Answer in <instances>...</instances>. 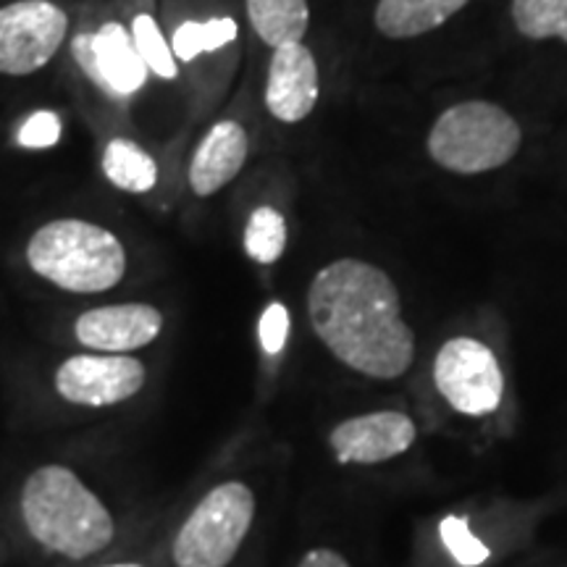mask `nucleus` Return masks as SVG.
Instances as JSON below:
<instances>
[{
    "instance_id": "obj_1",
    "label": "nucleus",
    "mask_w": 567,
    "mask_h": 567,
    "mask_svg": "<svg viewBox=\"0 0 567 567\" xmlns=\"http://www.w3.org/2000/svg\"><path fill=\"white\" fill-rule=\"evenodd\" d=\"M9 523L21 547L55 567H82L130 549L134 513L90 463L38 460L9 492Z\"/></svg>"
},
{
    "instance_id": "obj_2",
    "label": "nucleus",
    "mask_w": 567,
    "mask_h": 567,
    "mask_svg": "<svg viewBox=\"0 0 567 567\" xmlns=\"http://www.w3.org/2000/svg\"><path fill=\"white\" fill-rule=\"evenodd\" d=\"M305 310L318 342L347 371L394 381L415 360V334L402 318L394 281L379 266L337 258L308 284Z\"/></svg>"
},
{
    "instance_id": "obj_3",
    "label": "nucleus",
    "mask_w": 567,
    "mask_h": 567,
    "mask_svg": "<svg viewBox=\"0 0 567 567\" xmlns=\"http://www.w3.org/2000/svg\"><path fill=\"white\" fill-rule=\"evenodd\" d=\"M260 499L250 481L221 476L184 502L155 538L163 567H231L250 542Z\"/></svg>"
},
{
    "instance_id": "obj_4",
    "label": "nucleus",
    "mask_w": 567,
    "mask_h": 567,
    "mask_svg": "<svg viewBox=\"0 0 567 567\" xmlns=\"http://www.w3.org/2000/svg\"><path fill=\"white\" fill-rule=\"evenodd\" d=\"M30 271L59 292L109 295L130 276V250L109 226L87 218H53L30 234L24 247Z\"/></svg>"
},
{
    "instance_id": "obj_5",
    "label": "nucleus",
    "mask_w": 567,
    "mask_h": 567,
    "mask_svg": "<svg viewBox=\"0 0 567 567\" xmlns=\"http://www.w3.org/2000/svg\"><path fill=\"white\" fill-rule=\"evenodd\" d=\"M153 384V371L140 354L76 350L48 373V405L71 415L97 417L137 405Z\"/></svg>"
},
{
    "instance_id": "obj_6",
    "label": "nucleus",
    "mask_w": 567,
    "mask_h": 567,
    "mask_svg": "<svg viewBox=\"0 0 567 567\" xmlns=\"http://www.w3.org/2000/svg\"><path fill=\"white\" fill-rule=\"evenodd\" d=\"M520 124L499 105L465 101L446 109L429 132V155L452 174H486L520 151Z\"/></svg>"
},
{
    "instance_id": "obj_7",
    "label": "nucleus",
    "mask_w": 567,
    "mask_h": 567,
    "mask_svg": "<svg viewBox=\"0 0 567 567\" xmlns=\"http://www.w3.org/2000/svg\"><path fill=\"white\" fill-rule=\"evenodd\" d=\"M436 392L460 415L484 417L502 408L505 373L492 347L473 337H455L434 358Z\"/></svg>"
},
{
    "instance_id": "obj_8",
    "label": "nucleus",
    "mask_w": 567,
    "mask_h": 567,
    "mask_svg": "<svg viewBox=\"0 0 567 567\" xmlns=\"http://www.w3.org/2000/svg\"><path fill=\"white\" fill-rule=\"evenodd\" d=\"M69 34V13L53 0H19L0 9V74L45 69Z\"/></svg>"
},
{
    "instance_id": "obj_9",
    "label": "nucleus",
    "mask_w": 567,
    "mask_h": 567,
    "mask_svg": "<svg viewBox=\"0 0 567 567\" xmlns=\"http://www.w3.org/2000/svg\"><path fill=\"white\" fill-rule=\"evenodd\" d=\"M166 331V313L145 300L105 302L82 310L71 321V342L76 350L103 354H140Z\"/></svg>"
},
{
    "instance_id": "obj_10",
    "label": "nucleus",
    "mask_w": 567,
    "mask_h": 567,
    "mask_svg": "<svg viewBox=\"0 0 567 567\" xmlns=\"http://www.w3.org/2000/svg\"><path fill=\"white\" fill-rule=\"evenodd\" d=\"M417 439V425L402 410L350 415L329 431V450L339 465H379L405 455Z\"/></svg>"
},
{
    "instance_id": "obj_11",
    "label": "nucleus",
    "mask_w": 567,
    "mask_h": 567,
    "mask_svg": "<svg viewBox=\"0 0 567 567\" xmlns=\"http://www.w3.org/2000/svg\"><path fill=\"white\" fill-rule=\"evenodd\" d=\"M74 61L97 87L113 97H130L145 87L151 69L134 45L132 32L109 21L95 34H80L71 45Z\"/></svg>"
},
{
    "instance_id": "obj_12",
    "label": "nucleus",
    "mask_w": 567,
    "mask_h": 567,
    "mask_svg": "<svg viewBox=\"0 0 567 567\" xmlns=\"http://www.w3.org/2000/svg\"><path fill=\"white\" fill-rule=\"evenodd\" d=\"M318 63L302 42L274 48L266 80V109L281 124H297L313 113L318 103Z\"/></svg>"
},
{
    "instance_id": "obj_13",
    "label": "nucleus",
    "mask_w": 567,
    "mask_h": 567,
    "mask_svg": "<svg viewBox=\"0 0 567 567\" xmlns=\"http://www.w3.org/2000/svg\"><path fill=\"white\" fill-rule=\"evenodd\" d=\"M247 153H250V137L245 126L237 122L213 124L208 134L195 147L189 161V189L195 197H213L221 193L226 184L237 179L243 172Z\"/></svg>"
},
{
    "instance_id": "obj_14",
    "label": "nucleus",
    "mask_w": 567,
    "mask_h": 567,
    "mask_svg": "<svg viewBox=\"0 0 567 567\" xmlns=\"http://www.w3.org/2000/svg\"><path fill=\"white\" fill-rule=\"evenodd\" d=\"M471 0H379L373 21L389 40L421 38L434 32L455 13H460Z\"/></svg>"
},
{
    "instance_id": "obj_15",
    "label": "nucleus",
    "mask_w": 567,
    "mask_h": 567,
    "mask_svg": "<svg viewBox=\"0 0 567 567\" xmlns=\"http://www.w3.org/2000/svg\"><path fill=\"white\" fill-rule=\"evenodd\" d=\"M103 176L118 193L147 195L158 187V163L134 140L116 137L103 151Z\"/></svg>"
},
{
    "instance_id": "obj_16",
    "label": "nucleus",
    "mask_w": 567,
    "mask_h": 567,
    "mask_svg": "<svg viewBox=\"0 0 567 567\" xmlns=\"http://www.w3.org/2000/svg\"><path fill=\"white\" fill-rule=\"evenodd\" d=\"M247 17L255 34L271 48L300 42L310 24L308 0H247Z\"/></svg>"
},
{
    "instance_id": "obj_17",
    "label": "nucleus",
    "mask_w": 567,
    "mask_h": 567,
    "mask_svg": "<svg viewBox=\"0 0 567 567\" xmlns=\"http://www.w3.org/2000/svg\"><path fill=\"white\" fill-rule=\"evenodd\" d=\"M245 252L258 266L279 264L289 243L287 218L271 205H260L250 213L245 224Z\"/></svg>"
},
{
    "instance_id": "obj_18",
    "label": "nucleus",
    "mask_w": 567,
    "mask_h": 567,
    "mask_svg": "<svg viewBox=\"0 0 567 567\" xmlns=\"http://www.w3.org/2000/svg\"><path fill=\"white\" fill-rule=\"evenodd\" d=\"M237 21L229 17L210 21H184L182 27H176L172 51L176 61H195L200 53L221 51L224 45L237 40Z\"/></svg>"
},
{
    "instance_id": "obj_19",
    "label": "nucleus",
    "mask_w": 567,
    "mask_h": 567,
    "mask_svg": "<svg viewBox=\"0 0 567 567\" xmlns=\"http://www.w3.org/2000/svg\"><path fill=\"white\" fill-rule=\"evenodd\" d=\"M513 21L528 40L567 42V0H513Z\"/></svg>"
},
{
    "instance_id": "obj_20",
    "label": "nucleus",
    "mask_w": 567,
    "mask_h": 567,
    "mask_svg": "<svg viewBox=\"0 0 567 567\" xmlns=\"http://www.w3.org/2000/svg\"><path fill=\"white\" fill-rule=\"evenodd\" d=\"M132 38L134 45L145 61V66L153 71L161 80H176L179 74V61L172 51V42L163 38L158 21L151 13H137L132 21Z\"/></svg>"
},
{
    "instance_id": "obj_21",
    "label": "nucleus",
    "mask_w": 567,
    "mask_h": 567,
    "mask_svg": "<svg viewBox=\"0 0 567 567\" xmlns=\"http://www.w3.org/2000/svg\"><path fill=\"white\" fill-rule=\"evenodd\" d=\"M439 536H442L446 551L460 567H478L488 559V547L481 538L473 536L471 526H467L465 517L446 515L439 523Z\"/></svg>"
},
{
    "instance_id": "obj_22",
    "label": "nucleus",
    "mask_w": 567,
    "mask_h": 567,
    "mask_svg": "<svg viewBox=\"0 0 567 567\" xmlns=\"http://www.w3.org/2000/svg\"><path fill=\"white\" fill-rule=\"evenodd\" d=\"M289 342V310L287 305L271 302L260 313L258 321V344L266 358H279Z\"/></svg>"
},
{
    "instance_id": "obj_23",
    "label": "nucleus",
    "mask_w": 567,
    "mask_h": 567,
    "mask_svg": "<svg viewBox=\"0 0 567 567\" xmlns=\"http://www.w3.org/2000/svg\"><path fill=\"white\" fill-rule=\"evenodd\" d=\"M61 118L53 111H38L21 124L19 130V145L30 147V151H48L55 142L61 140Z\"/></svg>"
},
{
    "instance_id": "obj_24",
    "label": "nucleus",
    "mask_w": 567,
    "mask_h": 567,
    "mask_svg": "<svg viewBox=\"0 0 567 567\" xmlns=\"http://www.w3.org/2000/svg\"><path fill=\"white\" fill-rule=\"evenodd\" d=\"M82 567H163L158 557V547H155V538L151 547H130L118 555H111L105 559H97V563L82 565Z\"/></svg>"
},
{
    "instance_id": "obj_25",
    "label": "nucleus",
    "mask_w": 567,
    "mask_h": 567,
    "mask_svg": "<svg viewBox=\"0 0 567 567\" xmlns=\"http://www.w3.org/2000/svg\"><path fill=\"white\" fill-rule=\"evenodd\" d=\"M295 567H352V563L342 555V551L331 547H313L297 559Z\"/></svg>"
}]
</instances>
